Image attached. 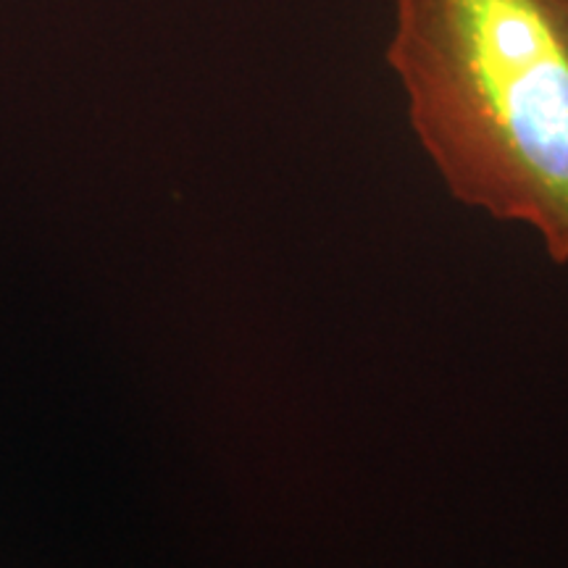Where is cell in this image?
Wrapping results in <instances>:
<instances>
[{"label": "cell", "mask_w": 568, "mask_h": 568, "mask_svg": "<svg viewBox=\"0 0 568 568\" xmlns=\"http://www.w3.org/2000/svg\"><path fill=\"white\" fill-rule=\"evenodd\" d=\"M387 63L447 193L568 264V0H395Z\"/></svg>", "instance_id": "1"}]
</instances>
